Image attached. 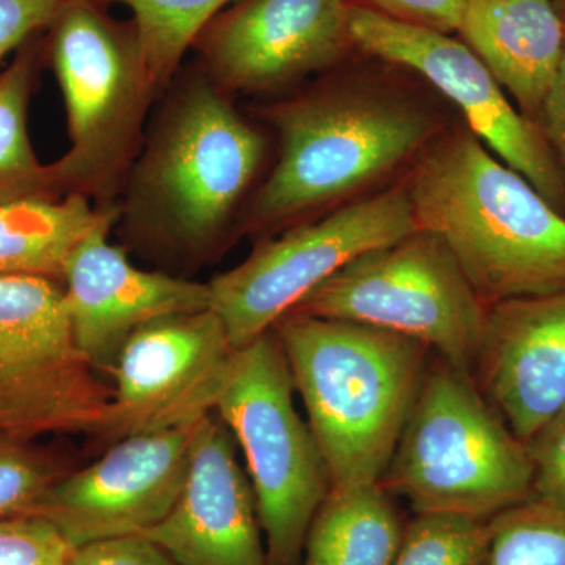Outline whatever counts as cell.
Here are the masks:
<instances>
[{
	"instance_id": "6da1fadb",
	"label": "cell",
	"mask_w": 565,
	"mask_h": 565,
	"mask_svg": "<svg viewBox=\"0 0 565 565\" xmlns=\"http://www.w3.org/2000/svg\"><path fill=\"white\" fill-rule=\"evenodd\" d=\"M407 193L489 307L565 291V217L473 132L437 141Z\"/></svg>"
},
{
	"instance_id": "7a4b0ae2",
	"label": "cell",
	"mask_w": 565,
	"mask_h": 565,
	"mask_svg": "<svg viewBox=\"0 0 565 565\" xmlns=\"http://www.w3.org/2000/svg\"><path fill=\"white\" fill-rule=\"evenodd\" d=\"M332 490L381 484L429 349L363 323L289 313L274 327Z\"/></svg>"
},
{
	"instance_id": "3957f363",
	"label": "cell",
	"mask_w": 565,
	"mask_h": 565,
	"mask_svg": "<svg viewBox=\"0 0 565 565\" xmlns=\"http://www.w3.org/2000/svg\"><path fill=\"white\" fill-rule=\"evenodd\" d=\"M382 486L415 514L478 520L533 497L530 449L486 399L473 375L438 356L422 385Z\"/></svg>"
},
{
	"instance_id": "277c9868",
	"label": "cell",
	"mask_w": 565,
	"mask_h": 565,
	"mask_svg": "<svg viewBox=\"0 0 565 565\" xmlns=\"http://www.w3.org/2000/svg\"><path fill=\"white\" fill-rule=\"evenodd\" d=\"M266 143L207 76L163 114L134 177V217L163 247L200 256L225 234Z\"/></svg>"
},
{
	"instance_id": "5b68a950",
	"label": "cell",
	"mask_w": 565,
	"mask_h": 565,
	"mask_svg": "<svg viewBox=\"0 0 565 565\" xmlns=\"http://www.w3.org/2000/svg\"><path fill=\"white\" fill-rule=\"evenodd\" d=\"M106 6L62 0L43 35L68 117V151L51 163L61 195L114 193L159 90L136 24L111 17Z\"/></svg>"
},
{
	"instance_id": "8992f818",
	"label": "cell",
	"mask_w": 565,
	"mask_h": 565,
	"mask_svg": "<svg viewBox=\"0 0 565 565\" xmlns=\"http://www.w3.org/2000/svg\"><path fill=\"white\" fill-rule=\"evenodd\" d=\"M274 117L281 151L253 202L258 228L351 195L411 159L435 132L418 104L364 88L315 93Z\"/></svg>"
},
{
	"instance_id": "52a82bcc",
	"label": "cell",
	"mask_w": 565,
	"mask_h": 565,
	"mask_svg": "<svg viewBox=\"0 0 565 565\" xmlns=\"http://www.w3.org/2000/svg\"><path fill=\"white\" fill-rule=\"evenodd\" d=\"M291 370L274 329L236 349L215 414L247 462L270 565H299L329 468L294 404Z\"/></svg>"
},
{
	"instance_id": "ba28073f",
	"label": "cell",
	"mask_w": 565,
	"mask_h": 565,
	"mask_svg": "<svg viewBox=\"0 0 565 565\" xmlns=\"http://www.w3.org/2000/svg\"><path fill=\"white\" fill-rule=\"evenodd\" d=\"M291 313L411 338L473 375L489 305L479 299L444 241L419 228L356 256Z\"/></svg>"
},
{
	"instance_id": "9c48e42d",
	"label": "cell",
	"mask_w": 565,
	"mask_h": 565,
	"mask_svg": "<svg viewBox=\"0 0 565 565\" xmlns=\"http://www.w3.org/2000/svg\"><path fill=\"white\" fill-rule=\"evenodd\" d=\"M77 345L61 281L0 277V434H96L111 392Z\"/></svg>"
},
{
	"instance_id": "30bf717a",
	"label": "cell",
	"mask_w": 565,
	"mask_h": 565,
	"mask_svg": "<svg viewBox=\"0 0 565 565\" xmlns=\"http://www.w3.org/2000/svg\"><path fill=\"white\" fill-rule=\"evenodd\" d=\"M419 230L407 189L338 207L256 245L239 266L207 282L211 310L234 348L252 343L291 313L308 294L363 253Z\"/></svg>"
},
{
	"instance_id": "8fae6325",
	"label": "cell",
	"mask_w": 565,
	"mask_h": 565,
	"mask_svg": "<svg viewBox=\"0 0 565 565\" xmlns=\"http://www.w3.org/2000/svg\"><path fill=\"white\" fill-rule=\"evenodd\" d=\"M234 352L211 308L141 327L111 367L115 390L96 437L110 446L132 435L195 426L214 414Z\"/></svg>"
},
{
	"instance_id": "7c38bea8",
	"label": "cell",
	"mask_w": 565,
	"mask_h": 565,
	"mask_svg": "<svg viewBox=\"0 0 565 565\" xmlns=\"http://www.w3.org/2000/svg\"><path fill=\"white\" fill-rule=\"evenodd\" d=\"M349 31L353 46L429 81L462 110L470 131L501 162L526 178L553 206L563 203V173L545 137L516 111L500 82L465 41L362 6L351 7Z\"/></svg>"
},
{
	"instance_id": "4fadbf2b",
	"label": "cell",
	"mask_w": 565,
	"mask_h": 565,
	"mask_svg": "<svg viewBox=\"0 0 565 565\" xmlns=\"http://www.w3.org/2000/svg\"><path fill=\"white\" fill-rule=\"evenodd\" d=\"M193 427L122 438L95 463L58 479L35 516L57 527L73 548L143 534L180 497Z\"/></svg>"
},
{
	"instance_id": "5bb4252c",
	"label": "cell",
	"mask_w": 565,
	"mask_h": 565,
	"mask_svg": "<svg viewBox=\"0 0 565 565\" xmlns=\"http://www.w3.org/2000/svg\"><path fill=\"white\" fill-rule=\"evenodd\" d=\"M349 17L345 0H237L193 46L218 88L273 90L343 57Z\"/></svg>"
},
{
	"instance_id": "9a60e30c",
	"label": "cell",
	"mask_w": 565,
	"mask_h": 565,
	"mask_svg": "<svg viewBox=\"0 0 565 565\" xmlns=\"http://www.w3.org/2000/svg\"><path fill=\"white\" fill-rule=\"evenodd\" d=\"M143 535L178 565H270L250 479L215 412L193 427L180 497Z\"/></svg>"
},
{
	"instance_id": "2e32d148",
	"label": "cell",
	"mask_w": 565,
	"mask_h": 565,
	"mask_svg": "<svg viewBox=\"0 0 565 565\" xmlns=\"http://www.w3.org/2000/svg\"><path fill=\"white\" fill-rule=\"evenodd\" d=\"M111 225L82 241L62 278L77 345L96 371L109 374L122 345L141 327L211 307L207 282L134 266L107 241Z\"/></svg>"
},
{
	"instance_id": "e0dca14e",
	"label": "cell",
	"mask_w": 565,
	"mask_h": 565,
	"mask_svg": "<svg viewBox=\"0 0 565 565\" xmlns=\"http://www.w3.org/2000/svg\"><path fill=\"white\" fill-rule=\"evenodd\" d=\"M473 379L530 444L565 408V291L490 305Z\"/></svg>"
},
{
	"instance_id": "ac0fdd59",
	"label": "cell",
	"mask_w": 565,
	"mask_h": 565,
	"mask_svg": "<svg viewBox=\"0 0 565 565\" xmlns=\"http://www.w3.org/2000/svg\"><path fill=\"white\" fill-rule=\"evenodd\" d=\"M459 33L523 110L542 109L564 47L553 0H465Z\"/></svg>"
},
{
	"instance_id": "d6986e66",
	"label": "cell",
	"mask_w": 565,
	"mask_h": 565,
	"mask_svg": "<svg viewBox=\"0 0 565 565\" xmlns=\"http://www.w3.org/2000/svg\"><path fill=\"white\" fill-rule=\"evenodd\" d=\"M115 218L114 207L96 210L81 193L0 204V277L29 275L62 281L82 241Z\"/></svg>"
},
{
	"instance_id": "ffe728a7",
	"label": "cell",
	"mask_w": 565,
	"mask_h": 565,
	"mask_svg": "<svg viewBox=\"0 0 565 565\" xmlns=\"http://www.w3.org/2000/svg\"><path fill=\"white\" fill-rule=\"evenodd\" d=\"M403 534L384 486L330 490L308 531L299 565H393Z\"/></svg>"
},
{
	"instance_id": "44dd1931",
	"label": "cell",
	"mask_w": 565,
	"mask_h": 565,
	"mask_svg": "<svg viewBox=\"0 0 565 565\" xmlns=\"http://www.w3.org/2000/svg\"><path fill=\"white\" fill-rule=\"evenodd\" d=\"M43 33L32 36L0 71V204L62 196L51 166L40 162L29 136V103L41 58Z\"/></svg>"
},
{
	"instance_id": "7402d4cb",
	"label": "cell",
	"mask_w": 565,
	"mask_h": 565,
	"mask_svg": "<svg viewBox=\"0 0 565 565\" xmlns=\"http://www.w3.org/2000/svg\"><path fill=\"white\" fill-rule=\"evenodd\" d=\"M132 14L156 87L172 79L185 52L226 6L237 0H104Z\"/></svg>"
},
{
	"instance_id": "603a6c76",
	"label": "cell",
	"mask_w": 565,
	"mask_h": 565,
	"mask_svg": "<svg viewBox=\"0 0 565 565\" xmlns=\"http://www.w3.org/2000/svg\"><path fill=\"white\" fill-rule=\"evenodd\" d=\"M489 565H565V512L533 497L489 520Z\"/></svg>"
},
{
	"instance_id": "cb8c5ba5",
	"label": "cell",
	"mask_w": 565,
	"mask_h": 565,
	"mask_svg": "<svg viewBox=\"0 0 565 565\" xmlns=\"http://www.w3.org/2000/svg\"><path fill=\"white\" fill-rule=\"evenodd\" d=\"M490 525L456 514H415L393 565H489Z\"/></svg>"
},
{
	"instance_id": "d4e9b609",
	"label": "cell",
	"mask_w": 565,
	"mask_h": 565,
	"mask_svg": "<svg viewBox=\"0 0 565 565\" xmlns=\"http://www.w3.org/2000/svg\"><path fill=\"white\" fill-rule=\"evenodd\" d=\"M65 475L57 460L32 441L0 434V520L35 516Z\"/></svg>"
},
{
	"instance_id": "484cf974",
	"label": "cell",
	"mask_w": 565,
	"mask_h": 565,
	"mask_svg": "<svg viewBox=\"0 0 565 565\" xmlns=\"http://www.w3.org/2000/svg\"><path fill=\"white\" fill-rule=\"evenodd\" d=\"M73 546L41 516L0 520V565H66Z\"/></svg>"
},
{
	"instance_id": "4316f807",
	"label": "cell",
	"mask_w": 565,
	"mask_h": 565,
	"mask_svg": "<svg viewBox=\"0 0 565 565\" xmlns=\"http://www.w3.org/2000/svg\"><path fill=\"white\" fill-rule=\"evenodd\" d=\"M534 468L533 492L565 512V408L527 444Z\"/></svg>"
},
{
	"instance_id": "83f0119b",
	"label": "cell",
	"mask_w": 565,
	"mask_h": 565,
	"mask_svg": "<svg viewBox=\"0 0 565 565\" xmlns=\"http://www.w3.org/2000/svg\"><path fill=\"white\" fill-rule=\"evenodd\" d=\"M66 565H178L172 556L143 534L103 539L76 546Z\"/></svg>"
},
{
	"instance_id": "f1b7e54d",
	"label": "cell",
	"mask_w": 565,
	"mask_h": 565,
	"mask_svg": "<svg viewBox=\"0 0 565 565\" xmlns=\"http://www.w3.org/2000/svg\"><path fill=\"white\" fill-rule=\"evenodd\" d=\"M62 0H0V66L32 36L46 31Z\"/></svg>"
},
{
	"instance_id": "f546056e",
	"label": "cell",
	"mask_w": 565,
	"mask_h": 565,
	"mask_svg": "<svg viewBox=\"0 0 565 565\" xmlns=\"http://www.w3.org/2000/svg\"><path fill=\"white\" fill-rule=\"evenodd\" d=\"M362 7L392 20L452 33L462 24L465 0H363Z\"/></svg>"
},
{
	"instance_id": "4dcf8cb0",
	"label": "cell",
	"mask_w": 565,
	"mask_h": 565,
	"mask_svg": "<svg viewBox=\"0 0 565 565\" xmlns=\"http://www.w3.org/2000/svg\"><path fill=\"white\" fill-rule=\"evenodd\" d=\"M541 110L544 114L546 139L555 147L565 169V35L563 55Z\"/></svg>"
},
{
	"instance_id": "1f68e13d",
	"label": "cell",
	"mask_w": 565,
	"mask_h": 565,
	"mask_svg": "<svg viewBox=\"0 0 565 565\" xmlns=\"http://www.w3.org/2000/svg\"><path fill=\"white\" fill-rule=\"evenodd\" d=\"M553 2H555L557 11H559L561 17L565 21V0H553Z\"/></svg>"
}]
</instances>
